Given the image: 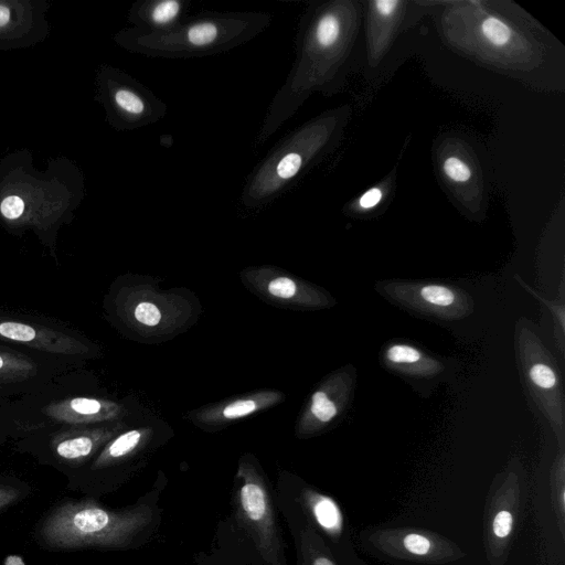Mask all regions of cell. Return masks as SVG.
I'll return each mask as SVG.
<instances>
[{"label": "cell", "mask_w": 565, "mask_h": 565, "mask_svg": "<svg viewBox=\"0 0 565 565\" xmlns=\"http://www.w3.org/2000/svg\"><path fill=\"white\" fill-rule=\"evenodd\" d=\"M156 492L122 509H109L92 499L67 501L50 512L40 537L52 550L136 548L150 539L159 523Z\"/></svg>", "instance_id": "obj_1"}, {"label": "cell", "mask_w": 565, "mask_h": 565, "mask_svg": "<svg viewBox=\"0 0 565 565\" xmlns=\"http://www.w3.org/2000/svg\"><path fill=\"white\" fill-rule=\"evenodd\" d=\"M273 17L260 11H202L162 32L129 28L117 35L126 50L148 57L192 58L226 53L263 33Z\"/></svg>", "instance_id": "obj_2"}, {"label": "cell", "mask_w": 565, "mask_h": 565, "mask_svg": "<svg viewBox=\"0 0 565 565\" xmlns=\"http://www.w3.org/2000/svg\"><path fill=\"white\" fill-rule=\"evenodd\" d=\"M320 146L319 122L306 124L284 136L247 175L241 203L248 209L270 204L302 174Z\"/></svg>", "instance_id": "obj_3"}, {"label": "cell", "mask_w": 565, "mask_h": 565, "mask_svg": "<svg viewBox=\"0 0 565 565\" xmlns=\"http://www.w3.org/2000/svg\"><path fill=\"white\" fill-rule=\"evenodd\" d=\"M233 513L263 565H288L271 489L262 470L248 458L235 475Z\"/></svg>", "instance_id": "obj_4"}, {"label": "cell", "mask_w": 565, "mask_h": 565, "mask_svg": "<svg viewBox=\"0 0 565 565\" xmlns=\"http://www.w3.org/2000/svg\"><path fill=\"white\" fill-rule=\"evenodd\" d=\"M0 343L72 365L94 358L98 351L79 331L60 321L1 309Z\"/></svg>", "instance_id": "obj_5"}, {"label": "cell", "mask_w": 565, "mask_h": 565, "mask_svg": "<svg viewBox=\"0 0 565 565\" xmlns=\"http://www.w3.org/2000/svg\"><path fill=\"white\" fill-rule=\"evenodd\" d=\"M125 427L122 420L57 427L23 436L17 446L62 467L82 468Z\"/></svg>", "instance_id": "obj_6"}, {"label": "cell", "mask_w": 565, "mask_h": 565, "mask_svg": "<svg viewBox=\"0 0 565 565\" xmlns=\"http://www.w3.org/2000/svg\"><path fill=\"white\" fill-rule=\"evenodd\" d=\"M106 79L105 96L118 128L132 130L147 127L166 116L167 104L136 78L113 72Z\"/></svg>", "instance_id": "obj_7"}, {"label": "cell", "mask_w": 565, "mask_h": 565, "mask_svg": "<svg viewBox=\"0 0 565 565\" xmlns=\"http://www.w3.org/2000/svg\"><path fill=\"white\" fill-rule=\"evenodd\" d=\"M522 362L531 392L541 403L545 415L558 429L563 428V394L555 363L532 332H523Z\"/></svg>", "instance_id": "obj_8"}, {"label": "cell", "mask_w": 565, "mask_h": 565, "mask_svg": "<svg viewBox=\"0 0 565 565\" xmlns=\"http://www.w3.org/2000/svg\"><path fill=\"white\" fill-rule=\"evenodd\" d=\"M75 365L0 343V384L28 392Z\"/></svg>", "instance_id": "obj_9"}, {"label": "cell", "mask_w": 565, "mask_h": 565, "mask_svg": "<svg viewBox=\"0 0 565 565\" xmlns=\"http://www.w3.org/2000/svg\"><path fill=\"white\" fill-rule=\"evenodd\" d=\"M392 297L441 317L458 318L468 312V299L458 289L438 284L391 286Z\"/></svg>", "instance_id": "obj_10"}, {"label": "cell", "mask_w": 565, "mask_h": 565, "mask_svg": "<svg viewBox=\"0 0 565 565\" xmlns=\"http://www.w3.org/2000/svg\"><path fill=\"white\" fill-rule=\"evenodd\" d=\"M189 7L186 0H139L130 8L129 22L141 31H168L189 18Z\"/></svg>", "instance_id": "obj_11"}, {"label": "cell", "mask_w": 565, "mask_h": 565, "mask_svg": "<svg viewBox=\"0 0 565 565\" xmlns=\"http://www.w3.org/2000/svg\"><path fill=\"white\" fill-rule=\"evenodd\" d=\"M152 435L149 427L122 430L110 439L86 466L93 473L105 472L128 463L146 447Z\"/></svg>", "instance_id": "obj_12"}, {"label": "cell", "mask_w": 565, "mask_h": 565, "mask_svg": "<svg viewBox=\"0 0 565 565\" xmlns=\"http://www.w3.org/2000/svg\"><path fill=\"white\" fill-rule=\"evenodd\" d=\"M343 392L335 379L318 388L300 420L299 431L305 435L311 434L331 423L343 406Z\"/></svg>", "instance_id": "obj_13"}, {"label": "cell", "mask_w": 565, "mask_h": 565, "mask_svg": "<svg viewBox=\"0 0 565 565\" xmlns=\"http://www.w3.org/2000/svg\"><path fill=\"white\" fill-rule=\"evenodd\" d=\"M282 397L277 391H260L209 407L198 417L202 423L217 425L268 408L279 403Z\"/></svg>", "instance_id": "obj_14"}, {"label": "cell", "mask_w": 565, "mask_h": 565, "mask_svg": "<svg viewBox=\"0 0 565 565\" xmlns=\"http://www.w3.org/2000/svg\"><path fill=\"white\" fill-rule=\"evenodd\" d=\"M384 360L391 367L414 375H431L443 366L417 348L404 343L388 345L384 351Z\"/></svg>", "instance_id": "obj_15"}, {"label": "cell", "mask_w": 565, "mask_h": 565, "mask_svg": "<svg viewBox=\"0 0 565 565\" xmlns=\"http://www.w3.org/2000/svg\"><path fill=\"white\" fill-rule=\"evenodd\" d=\"M306 503L315 521L324 531H338L341 525V514L337 504L328 497L303 490L298 499Z\"/></svg>", "instance_id": "obj_16"}, {"label": "cell", "mask_w": 565, "mask_h": 565, "mask_svg": "<svg viewBox=\"0 0 565 565\" xmlns=\"http://www.w3.org/2000/svg\"><path fill=\"white\" fill-rule=\"evenodd\" d=\"M264 286L266 294L281 301H291L294 303L315 302L312 298L315 294L288 276L275 275L266 280Z\"/></svg>", "instance_id": "obj_17"}, {"label": "cell", "mask_w": 565, "mask_h": 565, "mask_svg": "<svg viewBox=\"0 0 565 565\" xmlns=\"http://www.w3.org/2000/svg\"><path fill=\"white\" fill-rule=\"evenodd\" d=\"M481 29L483 35L497 46L504 45L511 36L509 26L497 18L486 19Z\"/></svg>", "instance_id": "obj_18"}, {"label": "cell", "mask_w": 565, "mask_h": 565, "mask_svg": "<svg viewBox=\"0 0 565 565\" xmlns=\"http://www.w3.org/2000/svg\"><path fill=\"white\" fill-rule=\"evenodd\" d=\"M134 317L140 324L154 327L160 323L162 315L156 303L140 301L134 309Z\"/></svg>", "instance_id": "obj_19"}, {"label": "cell", "mask_w": 565, "mask_h": 565, "mask_svg": "<svg viewBox=\"0 0 565 565\" xmlns=\"http://www.w3.org/2000/svg\"><path fill=\"white\" fill-rule=\"evenodd\" d=\"M447 177L456 182H465L470 178V170L461 160L451 157L444 162Z\"/></svg>", "instance_id": "obj_20"}, {"label": "cell", "mask_w": 565, "mask_h": 565, "mask_svg": "<svg viewBox=\"0 0 565 565\" xmlns=\"http://www.w3.org/2000/svg\"><path fill=\"white\" fill-rule=\"evenodd\" d=\"M24 211V202L17 195H10L2 200L0 204V212L7 220L19 218Z\"/></svg>", "instance_id": "obj_21"}, {"label": "cell", "mask_w": 565, "mask_h": 565, "mask_svg": "<svg viewBox=\"0 0 565 565\" xmlns=\"http://www.w3.org/2000/svg\"><path fill=\"white\" fill-rule=\"evenodd\" d=\"M515 279L519 281L520 285L523 286V288L527 292H531L536 299H540L541 301H543L547 306V308L551 309L555 321L558 323L559 332L563 338V332H564V307H563V305L562 303L557 305L556 301H550V300L544 299L541 295L536 294L533 289H531L523 280H521L518 275H515Z\"/></svg>", "instance_id": "obj_22"}, {"label": "cell", "mask_w": 565, "mask_h": 565, "mask_svg": "<svg viewBox=\"0 0 565 565\" xmlns=\"http://www.w3.org/2000/svg\"><path fill=\"white\" fill-rule=\"evenodd\" d=\"M404 546L407 551L416 555H424L430 548V542L419 534H408L404 537Z\"/></svg>", "instance_id": "obj_23"}, {"label": "cell", "mask_w": 565, "mask_h": 565, "mask_svg": "<svg viewBox=\"0 0 565 565\" xmlns=\"http://www.w3.org/2000/svg\"><path fill=\"white\" fill-rule=\"evenodd\" d=\"M513 519L510 512L500 511L493 521V532L498 537H505L510 534Z\"/></svg>", "instance_id": "obj_24"}, {"label": "cell", "mask_w": 565, "mask_h": 565, "mask_svg": "<svg viewBox=\"0 0 565 565\" xmlns=\"http://www.w3.org/2000/svg\"><path fill=\"white\" fill-rule=\"evenodd\" d=\"M19 497L18 489L0 483V510L17 501Z\"/></svg>", "instance_id": "obj_25"}, {"label": "cell", "mask_w": 565, "mask_h": 565, "mask_svg": "<svg viewBox=\"0 0 565 565\" xmlns=\"http://www.w3.org/2000/svg\"><path fill=\"white\" fill-rule=\"evenodd\" d=\"M382 199V191L379 188H373L366 191L360 199V206L363 209H371L375 206Z\"/></svg>", "instance_id": "obj_26"}, {"label": "cell", "mask_w": 565, "mask_h": 565, "mask_svg": "<svg viewBox=\"0 0 565 565\" xmlns=\"http://www.w3.org/2000/svg\"><path fill=\"white\" fill-rule=\"evenodd\" d=\"M398 4V1L395 0H380L375 1L376 10L383 14L388 15L394 12L395 7Z\"/></svg>", "instance_id": "obj_27"}, {"label": "cell", "mask_w": 565, "mask_h": 565, "mask_svg": "<svg viewBox=\"0 0 565 565\" xmlns=\"http://www.w3.org/2000/svg\"><path fill=\"white\" fill-rule=\"evenodd\" d=\"M11 20V11L8 7L0 4V28L6 26Z\"/></svg>", "instance_id": "obj_28"}, {"label": "cell", "mask_w": 565, "mask_h": 565, "mask_svg": "<svg viewBox=\"0 0 565 565\" xmlns=\"http://www.w3.org/2000/svg\"><path fill=\"white\" fill-rule=\"evenodd\" d=\"M308 565H335L330 558L323 555H313Z\"/></svg>", "instance_id": "obj_29"}, {"label": "cell", "mask_w": 565, "mask_h": 565, "mask_svg": "<svg viewBox=\"0 0 565 565\" xmlns=\"http://www.w3.org/2000/svg\"><path fill=\"white\" fill-rule=\"evenodd\" d=\"M15 393H25V392L0 384V401L3 399L4 396H9L10 394H15Z\"/></svg>", "instance_id": "obj_30"}]
</instances>
